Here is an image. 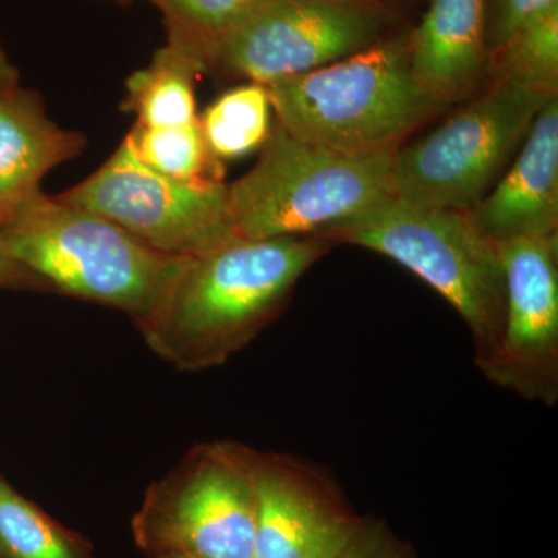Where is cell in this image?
<instances>
[{
  "instance_id": "cell-6",
  "label": "cell",
  "mask_w": 558,
  "mask_h": 558,
  "mask_svg": "<svg viewBox=\"0 0 558 558\" xmlns=\"http://www.w3.org/2000/svg\"><path fill=\"white\" fill-rule=\"evenodd\" d=\"M256 495L250 447L199 444L150 484L132 534L150 557L253 558Z\"/></svg>"
},
{
  "instance_id": "cell-22",
  "label": "cell",
  "mask_w": 558,
  "mask_h": 558,
  "mask_svg": "<svg viewBox=\"0 0 558 558\" xmlns=\"http://www.w3.org/2000/svg\"><path fill=\"white\" fill-rule=\"evenodd\" d=\"M558 0H486V44L490 57L524 22Z\"/></svg>"
},
{
  "instance_id": "cell-8",
  "label": "cell",
  "mask_w": 558,
  "mask_h": 558,
  "mask_svg": "<svg viewBox=\"0 0 558 558\" xmlns=\"http://www.w3.org/2000/svg\"><path fill=\"white\" fill-rule=\"evenodd\" d=\"M54 197L178 258H196L238 238L229 185L167 178L140 160L128 135L94 174Z\"/></svg>"
},
{
  "instance_id": "cell-9",
  "label": "cell",
  "mask_w": 558,
  "mask_h": 558,
  "mask_svg": "<svg viewBox=\"0 0 558 558\" xmlns=\"http://www.w3.org/2000/svg\"><path fill=\"white\" fill-rule=\"evenodd\" d=\"M391 25L381 0H260L223 40L215 73L267 86L366 49Z\"/></svg>"
},
{
  "instance_id": "cell-1",
  "label": "cell",
  "mask_w": 558,
  "mask_h": 558,
  "mask_svg": "<svg viewBox=\"0 0 558 558\" xmlns=\"http://www.w3.org/2000/svg\"><path fill=\"white\" fill-rule=\"evenodd\" d=\"M330 245L317 234L236 238L189 258L140 332L175 369L218 368L278 318L296 282Z\"/></svg>"
},
{
  "instance_id": "cell-19",
  "label": "cell",
  "mask_w": 558,
  "mask_h": 558,
  "mask_svg": "<svg viewBox=\"0 0 558 558\" xmlns=\"http://www.w3.org/2000/svg\"><path fill=\"white\" fill-rule=\"evenodd\" d=\"M0 558H94L80 535L51 520L0 473Z\"/></svg>"
},
{
  "instance_id": "cell-24",
  "label": "cell",
  "mask_w": 558,
  "mask_h": 558,
  "mask_svg": "<svg viewBox=\"0 0 558 558\" xmlns=\"http://www.w3.org/2000/svg\"><path fill=\"white\" fill-rule=\"evenodd\" d=\"M20 86V70L11 62L9 53L0 44V95Z\"/></svg>"
},
{
  "instance_id": "cell-23",
  "label": "cell",
  "mask_w": 558,
  "mask_h": 558,
  "mask_svg": "<svg viewBox=\"0 0 558 558\" xmlns=\"http://www.w3.org/2000/svg\"><path fill=\"white\" fill-rule=\"evenodd\" d=\"M0 288L11 290H38L50 292V289L40 281L31 270L21 266L0 247Z\"/></svg>"
},
{
  "instance_id": "cell-25",
  "label": "cell",
  "mask_w": 558,
  "mask_h": 558,
  "mask_svg": "<svg viewBox=\"0 0 558 558\" xmlns=\"http://www.w3.org/2000/svg\"><path fill=\"white\" fill-rule=\"evenodd\" d=\"M150 558H189V557H182V556H160V557H150Z\"/></svg>"
},
{
  "instance_id": "cell-13",
  "label": "cell",
  "mask_w": 558,
  "mask_h": 558,
  "mask_svg": "<svg viewBox=\"0 0 558 558\" xmlns=\"http://www.w3.org/2000/svg\"><path fill=\"white\" fill-rule=\"evenodd\" d=\"M84 149L86 137L50 120L38 92L20 84L0 95V230L38 199L50 170Z\"/></svg>"
},
{
  "instance_id": "cell-7",
  "label": "cell",
  "mask_w": 558,
  "mask_h": 558,
  "mask_svg": "<svg viewBox=\"0 0 558 558\" xmlns=\"http://www.w3.org/2000/svg\"><path fill=\"white\" fill-rule=\"evenodd\" d=\"M550 98L492 81L435 131L396 150L392 197L469 211L501 178Z\"/></svg>"
},
{
  "instance_id": "cell-12",
  "label": "cell",
  "mask_w": 558,
  "mask_h": 558,
  "mask_svg": "<svg viewBox=\"0 0 558 558\" xmlns=\"http://www.w3.org/2000/svg\"><path fill=\"white\" fill-rule=\"evenodd\" d=\"M469 215L494 242L557 234V97L539 110L505 174Z\"/></svg>"
},
{
  "instance_id": "cell-3",
  "label": "cell",
  "mask_w": 558,
  "mask_h": 558,
  "mask_svg": "<svg viewBox=\"0 0 558 558\" xmlns=\"http://www.w3.org/2000/svg\"><path fill=\"white\" fill-rule=\"evenodd\" d=\"M0 247L51 290L142 325L186 259L143 244L105 216L40 194L0 230Z\"/></svg>"
},
{
  "instance_id": "cell-11",
  "label": "cell",
  "mask_w": 558,
  "mask_h": 558,
  "mask_svg": "<svg viewBox=\"0 0 558 558\" xmlns=\"http://www.w3.org/2000/svg\"><path fill=\"white\" fill-rule=\"evenodd\" d=\"M256 495L253 558H330L362 517L328 472L290 454L250 447Z\"/></svg>"
},
{
  "instance_id": "cell-15",
  "label": "cell",
  "mask_w": 558,
  "mask_h": 558,
  "mask_svg": "<svg viewBox=\"0 0 558 558\" xmlns=\"http://www.w3.org/2000/svg\"><path fill=\"white\" fill-rule=\"evenodd\" d=\"M202 72L185 54L165 44L146 68L126 81L123 109L143 128L196 123V83Z\"/></svg>"
},
{
  "instance_id": "cell-18",
  "label": "cell",
  "mask_w": 558,
  "mask_h": 558,
  "mask_svg": "<svg viewBox=\"0 0 558 558\" xmlns=\"http://www.w3.org/2000/svg\"><path fill=\"white\" fill-rule=\"evenodd\" d=\"M205 145L220 163L247 156L269 138L271 102L266 84L247 83L220 95L197 117Z\"/></svg>"
},
{
  "instance_id": "cell-4",
  "label": "cell",
  "mask_w": 558,
  "mask_h": 558,
  "mask_svg": "<svg viewBox=\"0 0 558 558\" xmlns=\"http://www.w3.org/2000/svg\"><path fill=\"white\" fill-rule=\"evenodd\" d=\"M317 236L373 250L413 271L464 319L476 366L494 357L505 322V274L497 242L481 233L469 211L389 197Z\"/></svg>"
},
{
  "instance_id": "cell-21",
  "label": "cell",
  "mask_w": 558,
  "mask_h": 558,
  "mask_svg": "<svg viewBox=\"0 0 558 558\" xmlns=\"http://www.w3.org/2000/svg\"><path fill=\"white\" fill-rule=\"evenodd\" d=\"M330 558H422L417 549L400 537L379 517H362L351 538Z\"/></svg>"
},
{
  "instance_id": "cell-17",
  "label": "cell",
  "mask_w": 558,
  "mask_h": 558,
  "mask_svg": "<svg viewBox=\"0 0 558 558\" xmlns=\"http://www.w3.org/2000/svg\"><path fill=\"white\" fill-rule=\"evenodd\" d=\"M487 76L494 83L557 97L558 3L524 22L488 57Z\"/></svg>"
},
{
  "instance_id": "cell-14",
  "label": "cell",
  "mask_w": 558,
  "mask_h": 558,
  "mask_svg": "<svg viewBox=\"0 0 558 558\" xmlns=\"http://www.w3.org/2000/svg\"><path fill=\"white\" fill-rule=\"evenodd\" d=\"M410 57L418 83L444 108L475 94L487 76L486 0H432L410 32Z\"/></svg>"
},
{
  "instance_id": "cell-16",
  "label": "cell",
  "mask_w": 558,
  "mask_h": 558,
  "mask_svg": "<svg viewBox=\"0 0 558 558\" xmlns=\"http://www.w3.org/2000/svg\"><path fill=\"white\" fill-rule=\"evenodd\" d=\"M160 11L167 44L202 75L215 73L220 46L260 0H148Z\"/></svg>"
},
{
  "instance_id": "cell-20",
  "label": "cell",
  "mask_w": 558,
  "mask_h": 558,
  "mask_svg": "<svg viewBox=\"0 0 558 558\" xmlns=\"http://www.w3.org/2000/svg\"><path fill=\"white\" fill-rule=\"evenodd\" d=\"M128 137L140 160L167 178L182 182H222L223 165L205 145L199 121L168 128L135 124Z\"/></svg>"
},
{
  "instance_id": "cell-5",
  "label": "cell",
  "mask_w": 558,
  "mask_h": 558,
  "mask_svg": "<svg viewBox=\"0 0 558 558\" xmlns=\"http://www.w3.org/2000/svg\"><path fill=\"white\" fill-rule=\"evenodd\" d=\"M395 153L322 148L271 126L255 167L229 185L238 238L314 236L392 197Z\"/></svg>"
},
{
  "instance_id": "cell-10",
  "label": "cell",
  "mask_w": 558,
  "mask_h": 558,
  "mask_svg": "<svg viewBox=\"0 0 558 558\" xmlns=\"http://www.w3.org/2000/svg\"><path fill=\"white\" fill-rule=\"evenodd\" d=\"M506 307L497 352L481 373L531 402L558 400V236L497 242Z\"/></svg>"
},
{
  "instance_id": "cell-2",
  "label": "cell",
  "mask_w": 558,
  "mask_h": 558,
  "mask_svg": "<svg viewBox=\"0 0 558 558\" xmlns=\"http://www.w3.org/2000/svg\"><path fill=\"white\" fill-rule=\"evenodd\" d=\"M277 121L304 142L344 154L396 153L444 109L418 83L410 32L267 84Z\"/></svg>"
}]
</instances>
